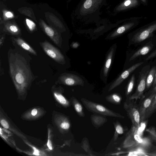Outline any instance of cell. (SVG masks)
I'll return each instance as SVG.
<instances>
[{
    "label": "cell",
    "mask_w": 156,
    "mask_h": 156,
    "mask_svg": "<svg viewBox=\"0 0 156 156\" xmlns=\"http://www.w3.org/2000/svg\"><path fill=\"white\" fill-rule=\"evenodd\" d=\"M10 73L16 87H25L31 80V75L28 65L22 58L15 56L9 62Z\"/></svg>",
    "instance_id": "1"
},
{
    "label": "cell",
    "mask_w": 156,
    "mask_h": 156,
    "mask_svg": "<svg viewBox=\"0 0 156 156\" xmlns=\"http://www.w3.org/2000/svg\"><path fill=\"white\" fill-rule=\"evenodd\" d=\"M106 0H83L77 7L76 15L83 21H94L99 17L100 10Z\"/></svg>",
    "instance_id": "2"
},
{
    "label": "cell",
    "mask_w": 156,
    "mask_h": 156,
    "mask_svg": "<svg viewBox=\"0 0 156 156\" xmlns=\"http://www.w3.org/2000/svg\"><path fill=\"white\" fill-rule=\"evenodd\" d=\"M123 107L132 122L133 126L138 129L140 123V116L138 104L136 101L127 99L124 103Z\"/></svg>",
    "instance_id": "3"
},
{
    "label": "cell",
    "mask_w": 156,
    "mask_h": 156,
    "mask_svg": "<svg viewBox=\"0 0 156 156\" xmlns=\"http://www.w3.org/2000/svg\"><path fill=\"white\" fill-rule=\"evenodd\" d=\"M150 66H146L141 69L139 73L137 85L135 92L127 99L135 100L136 101L143 97L146 88V79L150 69Z\"/></svg>",
    "instance_id": "4"
},
{
    "label": "cell",
    "mask_w": 156,
    "mask_h": 156,
    "mask_svg": "<svg viewBox=\"0 0 156 156\" xmlns=\"http://www.w3.org/2000/svg\"><path fill=\"white\" fill-rule=\"evenodd\" d=\"M83 104L89 110L102 115L123 118L124 117L120 114L115 113L103 106L88 101L85 99H81Z\"/></svg>",
    "instance_id": "5"
},
{
    "label": "cell",
    "mask_w": 156,
    "mask_h": 156,
    "mask_svg": "<svg viewBox=\"0 0 156 156\" xmlns=\"http://www.w3.org/2000/svg\"><path fill=\"white\" fill-rule=\"evenodd\" d=\"M138 129L133 126L126 135L123 143L124 148L134 149L140 145L143 139L137 133Z\"/></svg>",
    "instance_id": "6"
},
{
    "label": "cell",
    "mask_w": 156,
    "mask_h": 156,
    "mask_svg": "<svg viewBox=\"0 0 156 156\" xmlns=\"http://www.w3.org/2000/svg\"><path fill=\"white\" fill-rule=\"evenodd\" d=\"M41 46L46 54L56 61L60 63L64 62V56L56 48L47 41L41 43Z\"/></svg>",
    "instance_id": "7"
},
{
    "label": "cell",
    "mask_w": 156,
    "mask_h": 156,
    "mask_svg": "<svg viewBox=\"0 0 156 156\" xmlns=\"http://www.w3.org/2000/svg\"><path fill=\"white\" fill-rule=\"evenodd\" d=\"M155 31L156 23L136 33L133 37L132 41L134 43L142 42L151 37Z\"/></svg>",
    "instance_id": "8"
},
{
    "label": "cell",
    "mask_w": 156,
    "mask_h": 156,
    "mask_svg": "<svg viewBox=\"0 0 156 156\" xmlns=\"http://www.w3.org/2000/svg\"><path fill=\"white\" fill-rule=\"evenodd\" d=\"M156 93H151L146 97H143L138 104L139 111L140 116V122L145 120L147 110L150 106Z\"/></svg>",
    "instance_id": "9"
},
{
    "label": "cell",
    "mask_w": 156,
    "mask_h": 156,
    "mask_svg": "<svg viewBox=\"0 0 156 156\" xmlns=\"http://www.w3.org/2000/svg\"><path fill=\"white\" fill-rule=\"evenodd\" d=\"M143 62H141L134 64L129 68L124 71L113 83L110 87L108 91H110L119 85L129 75L139 66L142 65Z\"/></svg>",
    "instance_id": "10"
},
{
    "label": "cell",
    "mask_w": 156,
    "mask_h": 156,
    "mask_svg": "<svg viewBox=\"0 0 156 156\" xmlns=\"http://www.w3.org/2000/svg\"><path fill=\"white\" fill-rule=\"evenodd\" d=\"M60 79L64 83L69 86L82 85L83 83V81L79 76L70 73L63 74Z\"/></svg>",
    "instance_id": "11"
},
{
    "label": "cell",
    "mask_w": 156,
    "mask_h": 156,
    "mask_svg": "<svg viewBox=\"0 0 156 156\" xmlns=\"http://www.w3.org/2000/svg\"><path fill=\"white\" fill-rule=\"evenodd\" d=\"M138 4L137 0H125L114 9L115 13L118 12L135 6Z\"/></svg>",
    "instance_id": "12"
},
{
    "label": "cell",
    "mask_w": 156,
    "mask_h": 156,
    "mask_svg": "<svg viewBox=\"0 0 156 156\" xmlns=\"http://www.w3.org/2000/svg\"><path fill=\"white\" fill-rule=\"evenodd\" d=\"M153 46L154 45L151 41L148 42L135 52L130 58L129 61H131L139 56L147 54L152 49Z\"/></svg>",
    "instance_id": "13"
},
{
    "label": "cell",
    "mask_w": 156,
    "mask_h": 156,
    "mask_svg": "<svg viewBox=\"0 0 156 156\" xmlns=\"http://www.w3.org/2000/svg\"><path fill=\"white\" fill-rule=\"evenodd\" d=\"M42 25L46 34L58 46L60 39L58 34L55 32L52 28L46 25L44 22L42 23Z\"/></svg>",
    "instance_id": "14"
},
{
    "label": "cell",
    "mask_w": 156,
    "mask_h": 156,
    "mask_svg": "<svg viewBox=\"0 0 156 156\" xmlns=\"http://www.w3.org/2000/svg\"><path fill=\"white\" fill-rule=\"evenodd\" d=\"M135 25L134 22H130L121 26L111 34L110 37H114L122 34L133 27Z\"/></svg>",
    "instance_id": "15"
},
{
    "label": "cell",
    "mask_w": 156,
    "mask_h": 156,
    "mask_svg": "<svg viewBox=\"0 0 156 156\" xmlns=\"http://www.w3.org/2000/svg\"><path fill=\"white\" fill-rule=\"evenodd\" d=\"M156 72V66H153L150 69L146 79V89H149L152 86Z\"/></svg>",
    "instance_id": "16"
},
{
    "label": "cell",
    "mask_w": 156,
    "mask_h": 156,
    "mask_svg": "<svg viewBox=\"0 0 156 156\" xmlns=\"http://www.w3.org/2000/svg\"><path fill=\"white\" fill-rule=\"evenodd\" d=\"M114 51V49L112 48L110 50L107 55L103 69L104 75L105 77H106L107 75L108 71L111 63Z\"/></svg>",
    "instance_id": "17"
},
{
    "label": "cell",
    "mask_w": 156,
    "mask_h": 156,
    "mask_svg": "<svg viewBox=\"0 0 156 156\" xmlns=\"http://www.w3.org/2000/svg\"><path fill=\"white\" fill-rule=\"evenodd\" d=\"M156 111V94L146 112L145 119L150 117Z\"/></svg>",
    "instance_id": "18"
},
{
    "label": "cell",
    "mask_w": 156,
    "mask_h": 156,
    "mask_svg": "<svg viewBox=\"0 0 156 156\" xmlns=\"http://www.w3.org/2000/svg\"><path fill=\"white\" fill-rule=\"evenodd\" d=\"M142 139V142L137 147L141 148L145 153L149 150L151 146L152 141L149 137H144Z\"/></svg>",
    "instance_id": "19"
},
{
    "label": "cell",
    "mask_w": 156,
    "mask_h": 156,
    "mask_svg": "<svg viewBox=\"0 0 156 156\" xmlns=\"http://www.w3.org/2000/svg\"><path fill=\"white\" fill-rule=\"evenodd\" d=\"M17 44L25 50L28 51L33 54L36 55V53L35 51L23 39L18 38L16 40Z\"/></svg>",
    "instance_id": "20"
},
{
    "label": "cell",
    "mask_w": 156,
    "mask_h": 156,
    "mask_svg": "<svg viewBox=\"0 0 156 156\" xmlns=\"http://www.w3.org/2000/svg\"><path fill=\"white\" fill-rule=\"evenodd\" d=\"M135 75L133 74L130 79L126 89V95L127 97H129L130 96V95L133 91L135 83Z\"/></svg>",
    "instance_id": "21"
},
{
    "label": "cell",
    "mask_w": 156,
    "mask_h": 156,
    "mask_svg": "<svg viewBox=\"0 0 156 156\" xmlns=\"http://www.w3.org/2000/svg\"><path fill=\"white\" fill-rule=\"evenodd\" d=\"M145 131L148 133L151 140L156 143V130L155 128L151 126L146 129Z\"/></svg>",
    "instance_id": "22"
},
{
    "label": "cell",
    "mask_w": 156,
    "mask_h": 156,
    "mask_svg": "<svg viewBox=\"0 0 156 156\" xmlns=\"http://www.w3.org/2000/svg\"><path fill=\"white\" fill-rule=\"evenodd\" d=\"M54 95L57 100L61 104L64 105L68 104V102L67 101L62 94L56 93H54Z\"/></svg>",
    "instance_id": "23"
},
{
    "label": "cell",
    "mask_w": 156,
    "mask_h": 156,
    "mask_svg": "<svg viewBox=\"0 0 156 156\" xmlns=\"http://www.w3.org/2000/svg\"><path fill=\"white\" fill-rule=\"evenodd\" d=\"M26 23L30 31H33L36 27L35 23L32 21L28 19H26Z\"/></svg>",
    "instance_id": "24"
},
{
    "label": "cell",
    "mask_w": 156,
    "mask_h": 156,
    "mask_svg": "<svg viewBox=\"0 0 156 156\" xmlns=\"http://www.w3.org/2000/svg\"><path fill=\"white\" fill-rule=\"evenodd\" d=\"M74 107L77 112L80 114H82L83 108L81 105L80 103L76 101V102L74 104Z\"/></svg>",
    "instance_id": "25"
},
{
    "label": "cell",
    "mask_w": 156,
    "mask_h": 156,
    "mask_svg": "<svg viewBox=\"0 0 156 156\" xmlns=\"http://www.w3.org/2000/svg\"><path fill=\"white\" fill-rule=\"evenodd\" d=\"M9 29L11 32L14 34L17 33L19 32V29L17 27L14 25H10Z\"/></svg>",
    "instance_id": "26"
},
{
    "label": "cell",
    "mask_w": 156,
    "mask_h": 156,
    "mask_svg": "<svg viewBox=\"0 0 156 156\" xmlns=\"http://www.w3.org/2000/svg\"><path fill=\"white\" fill-rule=\"evenodd\" d=\"M70 126L69 123L66 122H64L62 123L60 125L61 127L63 129H68Z\"/></svg>",
    "instance_id": "27"
},
{
    "label": "cell",
    "mask_w": 156,
    "mask_h": 156,
    "mask_svg": "<svg viewBox=\"0 0 156 156\" xmlns=\"http://www.w3.org/2000/svg\"><path fill=\"white\" fill-rule=\"evenodd\" d=\"M115 130L116 132L119 134H121L123 133V129L119 125H118L116 126Z\"/></svg>",
    "instance_id": "28"
},
{
    "label": "cell",
    "mask_w": 156,
    "mask_h": 156,
    "mask_svg": "<svg viewBox=\"0 0 156 156\" xmlns=\"http://www.w3.org/2000/svg\"><path fill=\"white\" fill-rule=\"evenodd\" d=\"M0 123L1 125L4 128L6 129L9 128V124L7 121L5 120L4 119L1 120L0 121Z\"/></svg>",
    "instance_id": "29"
},
{
    "label": "cell",
    "mask_w": 156,
    "mask_h": 156,
    "mask_svg": "<svg viewBox=\"0 0 156 156\" xmlns=\"http://www.w3.org/2000/svg\"><path fill=\"white\" fill-rule=\"evenodd\" d=\"M112 98L113 100L116 102L119 103L121 100L120 97L116 94H113L112 95Z\"/></svg>",
    "instance_id": "30"
},
{
    "label": "cell",
    "mask_w": 156,
    "mask_h": 156,
    "mask_svg": "<svg viewBox=\"0 0 156 156\" xmlns=\"http://www.w3.org/2000/svg\"><path fill=\"white\" fill-rule=\"evenodd\" d=\"M156 56V50L152 52L147 57L146 60L149 59Z\"/></svg>",
    "instance_id": "31"
},
{
    "label": "cell",
    "mask_w": 156,
    "mask_h": 156,
    "mask_svg": "<svg viewBox=\"0 0 156 156\" xmlns=\"http://www.w3.org/2000/svg\"><path fill=\"white\" fill-rule=\"evenodd\" d=\"M156 93V85L152 89V90L150 92H148L147 94L144 95V97H146L148 96L151 93Z\"/></svg>",
    "instance_id": "32"
},
{
    "label": "cell",
    "mask_w": 156,
    "mask_h": 156,
    "mask_svg": "<svg viewBox=\"0 0 156 156\" xmlns=\"http://www.w3.org/2000/svg\"><path fill=\"white\" fill-rule=\"evenodd\" d=\"M5 16L8 18H11L13 17V14L10 12H7L5 14Z\"/></svg>",
    "instance_id": "33"
},
{
    "label": "cell",
    "mask_w": 156,
    "mask_h": 156,
    "mask_svg": "<svg viewBox=\"0 0 156 156\" xmlns=\"http://www.w3.org/2000/svg\"><path fill=\"white\" fill-rule=\"evenodd\" d=\"M47 146L48 147V148L50 150H52V145L51 144V140H50L49 138V137H48V142L47 143Z\"/></svg>",
    "instance_id": "34"
},
{
    "label": "cell",
    "mask_w": 156,
    "mask_h": 156,
    "mask_svg": "<svg viewBox=\"0 0 156 156\" xmlns=\"http://www.w3.org/2000/svg\"><path fill=\"white\" fill-rule=\"evenodd\" d=\"M32 147H33V149L34 150V152L33 154L36 155H39V151L38 150L34 147L33 146Z\"/></svg>",
    "instance_id": "35"
},
{
    "label": "cell",
    "mask_w": 156,
    "mask_h": 156,
    "mask_svg": "<svg viewBox=\"0 0 156 156\" xmlns=\"http://www.w3.org/2000/svg\"><path fill=\"white\" fill-rule=\"evenodd\" d=\"M37 109L35 108L32 110L31 114L33 116H35L37 114Z\"/></svg>",
    "instance_id": "36"
},
{
    "label": "cell",
    "mask_w": 156,
    "mask_h": 156,
    "mask_svg": "<svg viewBox=\"0 0 156 156\" xmlns=\"http://www.w3.org/2000/svg\"><path fill=\"white\" fill-rule=\"evenodd\" d=\"M156 85V72L155 75L154 80L152 86V88L154 87Z\"/></svg>",
    "instance_id": "37"
},
{
    "label": "cell",
    "mask_w": 156,
    "mask_h": 156,
    "mask_svg": "<svg viewBox=\"0 0 156 156\" xmlns=\"http://www.w3.org/2000/svg\"><path fill=\"white\" fill-rule=\"evenodd\" d=\"M143 2H146V0H141Z\"/></svg>",
    "instance_id": "38"
}]
</instances>
